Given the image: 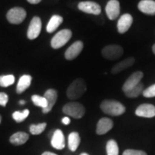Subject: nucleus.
I'll list each match as a JSON object with an SVG mask.
<instances>
[{
    "label": "nucleus",
    "instance_id": "f257e3e1",
    "mask_svg": "<svg viewBox=\"0 0 155 155\" xmlns=\"http://www.w3.org/2000/svg\"><path fill=\"white\" fill-rule=\"evenodd\" d=\"M100 109L106 114L112 116H121L125 113L126 108L120 102L115 100H104L101 103Z\"/></svg>",
    "mask_w": 155,
    "mask_h": 155
},
{
    "label": "nucleus",
    "instance_id": "f03ea898",
    "mask_svg": "<svg viewBox=\"0 0 155 155\" xmlns=\"http://www.w3.org/2000/svg\"><path fill=\"white\" fill-rule=\"evenodd\" d=\"M86 84L83 78H77L72 81L67 90V96L69 99L75 100L82 97L86 91Z\"/></svg>",
    "mask_w": 155,
    "mask_h": 155
},
{
    "label": "nucleus",
    "instance_id": "7ed1b4c3",
    "mask_svg": "<svg viewBox=\"0 0 155 155\" xmlns=\"http://www.w3.org/2000/svg\"><path fill=\"white\" fill-rule=\"evenodd\" d=\"M63 113L67 116H71L75 119L82 118L85 114L84 106L78 102H71L67 103L63 107Z\"/></svg>",
    "mask_w": 155,
    "mask_h": 155
},
{
    "label": "nucleus",
    "instance_id": "20e7f679",
    "mask_svg": "<svg viewBox=\"0 0 155 155\" xmlns=\"http://www.w3.org/2000/svg\"><path fill=\"white\" fill-rule=\"evenodd\" d=\"M72 31L70 29H62L56 34L51 40V47L54 49H58L66 45L72 37Z\"/></svg>",
    "mask_w": 155,
    "mask_h": 155
},
{
    "label": "nucleus",
    "instance_id": "39448f33",
    "mask_svg": "<svg viewBox=\"0 0 155 155\" xmlns=\"http://www.w3.org/2000/svg\"><path fill=\"white\" fill-rule=\"evenodd\" d=\"M26 15V11L23 8L14 7L7 12L6 18L11 24H20L24 21Z\"/></svg>",
    "mask_w": 155,
    "mask_h": 155
},
{
    "label": "nucleus",
    "instance_id": "423d86ee",
    "mask_svg": "<svg viewBox=\"0 0 155 155\" xmlns=\"http://www.w3.org/2000/svg\"><path fill=\"white\" fill-rule=\"evenodd\" d=\"M124 50L119 45H109L102 49V55L104 58L110 61L119 59L123 54Z\"/></svg>",
    "mask_w": 155,
    "mask_h": 155
},
{
    "label": "nucleus",
    "instance_id": "0eeeda50",
    "mask_svg": "<svg viewBox=\"0 0 155 155\" xmlns=\"http://www.w3.org/2000/svg\"><path fill=\"white\" fill-rule=\"evenodd\" d=\"M41 31V20L39 17H34L29 23L27 36L29 40L36 39Z\"/></svg>",
    "mask_w": 155,
    "mask_h": 155
},
{
    "label": "nucleus",
    "instance_id": "6e6552de",
    "mask_svg": "<svg viewBox=\"0 0 155 155\" xmlns=\"http://www.w3.org/2000/svg\"><path fill=\"white\" fill-rule=\"evenodd\" d=\"M78 10L87 14L99 15L101 13V7L98 4L92 1H83L78 5Z\"/></svg>",
    "mask_w": 155,
    "mask_h": 155
},
{
    "label": "nucleus",
    "instance_id": "1a4fd4ad",
    "mask_svg": "<svg viewBox=\"0 0 155 155\" xmlns=\"http://www.w3.org/2000/svg\"><path fill=\"white\" fill-rule=\"evenodd\" d=\"M143 78V72H134L132 75H130L125 83L122 85V91L124 92H127L129 90H131L134 87H135L137 84L140 83V80Z\"/></svg>",
    "mask_w": 155,
    "mask_h": 155
},
{
    "label": "nucleus",
    "instance_id": "9d476101",
    "mask_svg": "<svg viewBox=\"0 0 155 155\" xmlns=\"http://www.w3.org/2000/svg\"><path fill=\"white\" fill-rule=\"evenodd\" d=\"M106 15L110 20H115L120 15V3L118 0H110L105 7Z\"/></svg>",
    "mask_w": 155,
    "mask_h": 155
},
{
    "label": "nucleus",
    "instance_id": "9b49d317",
    "mask_svg": "<svg viewBox=\"0 0 155 155\" xmlns=\"http://www.w3.org/2000/svg\"><path fill=\"white\" fill-rule=\"evenodd\" d=\"M84 44L81 41H77L73 42L65 52V58L68 61L74 60L82 52Z\"/></svg>",
    "mask_w": 155,
    "mask_h": 155
},
{
    "label": "nucleus",
    "instance_id": "f8f14e48",
    "mask_svg": "<svg viewBox=\"0 0 155 155\" xmlns=\"http://www.w3.org/2000/svg\"><path fill=\"white\" fill-rule=\"evenodd\" d=\"M133 23V17L130 14H123L119 18L117 22V30L120 34L127 32Z\"/></svg>",
    "mask_w": 155,
    "mask_h": 155
},
{
    "label": "nucleus",
    "instance_id": "ddd939ff",
    "mask_svg": "<svg viewBox=\"0 0 155 155\" xmlns=\"http://www.w3.org/2000/svg\"><path fill=\"white\" fill-rule=\"evenodd\" d=\"M135 115L145 118H152L155 116V106L150 104H140L136 109Z\"/></svg>",
    "mask_w": 155,
    "mask_h": 155
},
{
    "label": "nucleus",
    "instance_id": "4468645a",
    "mask_svg": "<svg viewBox=\"0 0 155 155\" xmlns=\"http://www.w3.org/2000/svg\"><path fill=\"white\" fill-rule=\"evenodd\" d=\"M51 145L54 148L57 150L63 149L66 146L65 136L61 129H56L53 133V136L51 139Z\"/></svg>",
    "mask_w": 155,
    "mask_h": 155
},
{
    "label": "nucleus",
    "instance_id": "2eb2a0df",
    "mask_svg": "<svg viewBox=\"0 0 155 155\" xmlns=\"http://www.w3.org/2000/svg\"><path fill=\"white\" fill-rule=\"evenodd\" d=\"M45 98L48 101V107L42 110V112L44 114L47 113H49L50 111L52 110L53 107L55 104L56 101H57V97H58V93H57V91L54 89H49L44 94Z\"/></svg>",
    "mask_w": 155,
    "mask_h": 155
},
{
    "label": "nucleus",
    "instance_id": "dca6fc26",
    "mask_svg": "<svg viewBox=\"0 0 155 155\" xmlns=\"http://www.w3.org/2000/svg\"><path fill=\"white\" fill-rule=\"evenodd\" d=\"M113 125H114V123H113L111 119L107 118V117H103L97 122L96 132L99 135L105 134L110 130H111V128L113 127Z\"/></svg>",
    "mask_w": 155,
    "mask_h": 155
},
{
    "label": "nucleus",
    "instance_id": "f3484780",
    "mask_svg": "<svg viewBox=\"0 0 155 155\" xmlns=\"http://www.w3.org/2000/svg\"><path fill=\"white\" fill-rule=\"evenodd\" d=\"M138 9L144 14L154 16L155 1L154 0H141L138 4Z\"/></svg>",
    "mask_w": 155,
    "mask_h": 155
},
{
    "label": "nucleus",
    "instance_id": "a211bd4d",
    "mask_svg": "<svg viewBox=\"0 0 155 155\" xmlns=\"http://www.w3.org/2000/svg\"><path fill=\"white\" fill-rule=\"evenodd\" d=\"M134 58H133V57L127 58L126 60H124V61L117 63L116 65H115L114 67H112L111 72L113 74H117V73L122 72L123 70L127 69L128 67H132L134 65Z\"/></svg>",
    "mask_w": 155,
    "mask_h": 155
},
{
    "label": "nucleus",
    "instance_id": "6ab92c4d",
    "mask_svg": "<svg viewBox=\"0 0 155 155\" xmlns=\"http://www.w3.org/2000/svg\"><path fill=\"white\" fill-rule=\"evenodd\" d=\"M29 135L25 132H17L12 134L10 138V142L15 146H21L28 141Z\"/></svg>",
    "mask_w": 155,
    "mask_h": 155
},
{
    "label": "nucleus",
    "instance_id": "aec40b11",
    "mask_svg": "<svg viewBox=\"0 0 155 155\" xmlns=\"http://www.w3.org/2000/svg\"><path fill=\"white\" fill-rule=\"evenodd\" d=\"M32 82V77L30 75H22L20 78L18 83L17 85V92L18 94L22 93L24 91H26L27 89L30 86Z\"/></svg>",
    "mask_w": 155,
    "mask_h": 155
},
{
    "label": "nucleus",
    "instance_id": "412c9836",
    "mask_svg": "<svg viewBox=\"0 0 155 155\" xmlns=\"http://www.w3.org/2000/svg\"><path fill=\"white\" fill-rule=\"evenodd\" d=\"M63 22V17L59 15H54L53 17L50 18L49 22L47 25V31L48 33H53L54 32L59 26Z\"/></svg>",
    "mask_w": 155,
    "mask_h": 155
},
{
    "label": "nucleus",
    "instance_id": "4be33fe9",
    "mask_svg": "<svg viewBox=\"0 0 155 155\" xmlns=\"http://www.w3.org/2000/svg\"><path fill=\"white\" fill-rule=\"evenodd\" d=\"M80 144V136L78 132H72L68 136V147L72 152H75Z\"/></svg>",
    "mask_w": 155,
    "mask_h": 155
},
{
    "label": "nucleus",
    "instance_id": "5701e85b",
    "mask_svg": "<svg viewBox=\"0 0 155 155\" xmlns=\"http://www.w3.org/2000/svg\"><path fill=\"white\" fill-rule=\"evenodd\" d=\"M107 155H119V148L117 142L114 140H110L106 144Z\"/></svg>",
    "mask_w": 155,
    "mask_h": 155
},
{
    "label": "nucleus",
    "instance_id": "b1692460",
    "mask_svg": "<svg viewBox=\"0 0 155 155\" xmlns=\"http://www.w3.org/2000/svg\"><path fill=\"white\" fill-rule=\"evenodd\" d=\"M143 91H144V87H143V84L141 83H140L137 84L135 87H134L131 90H129L128 91L125 92V95L127 96V97H130V98H134V97H137L140 94L143 93Z\"/></svg>",
    "mask_w": 155,
    "mask_h": 155
},
{
    "label": "nucleus",
    "instance_id": "393cba45",
    "mask_svg": "<svg viewBox=\"0 0 155 155\" xmlns=\"http://www.w3.org/2000/svg\"><path fill=\"white\" fill-rule=\"evenodd\" d=\"M31 100H32V102H33L35 105L42 108V110H44L48 107V101L45 98L44 96L41 97V96H39V95H33L31 97Z\"/></svg>",
    "mask_w": 155,
    "mask_h": 155
},
{
    "label": "nucleus",
    "instance_id": "a878e982",
    "mask_svg": "<svg viewBox=\"0 0 155 155\" xmlns=\"http://www.w3.org/2000/svg\"><path fill=\"white\" fill-rule=\"evenodd\" d=\"M15 82V77L12 74L9 75H2L0 76V86L1 87H8Z\"/></svg>",
    "mask_w": 155,
    "mask_h": 155
},
{
    "label": "nucleus",
    "instance_id": "bb28decb",
    "mask_svg": "<svg viewBox=\"0 0 155 155\" xmlns=\"http://www.w3.org/2000/svg\"><path fill=\"white\" fill-rule=\"evenodd\" d=\"M46 127H47L46 122L39 123V124H32L29 127V132L34 135H38V134H41L44 131Z\"/></svg>",
    "mask_w": 155,
    "mask_h": 155
},
{
    "label": "nucleus",
    "instance_id": "cd10ccee",
    "mask_svg": "<svg viewBox=\"0 0 155 155\" xmlns=\"http://www.w3.org/2000/svg\"><path fill=\"white\" fill-rule=\"evenodd\" d=\"M29 115V110H24L22 111H15L12 114L13 119L17 122H22Z\"/></svg>",
    "mask_w": 155,
    "mask_h": 155
},
{
    "label": "nucleus",
    "instance_id": "c85d7f7f",
    "mask_svg": "<svg viewBox=\"0 0 155 155\" xmlns=\"http://www.w3.org/2000/svg\"><path fill=\"white\" fill-rule=\"evenodd\" d=\"M143 96L145 97H155V84L149 86L143 91Z\"/></svg>",
    "mask_w": 155,
    "mask_h": 155
},
{
    "label": "nucleus",
    "instance_id": "c756f323",
    "mask_svg": "<svg viewBox=\"0 0 155 155\" xmlns=\"http://www.w3.org/2000/svg\"><path fill=\"white\" fill-rule=\"evenodd\" d=\"M122 155H147V153L141 150H134V149H127L123 152Z\"/></svg>",
    "mask_w": 155,
    "mask_h": 155
},
{
    "label": "nucleus",
    "instance_id": "7c9ffc66",
    "mask_svg": "<svg viewBox=\"0 0 155 155\" xmlns=\"http://www.w3.org/2000/svg\"><path fill=\"white\" fill-rule=\"evenodd\" d=\"M8 100H9L8 95L5 92H0V105L5 107L8 103Z\"/></svg>",
    "mask_w": 155,
    "mask_h": 155
},
{
    "label": "nucleus",
    "instance_id": "2f4dec72",
    "mask_svg": "<svg viewBox=\"0 0 155 155\" xmlns=\"http://www.w3.org/2000/svg\"><path fill=\"white\" fill-rule=\"evenodd\" d=\"M70 122H71V120H70L69 116H65V117H63V118H62V123H63V124H65V125H68Z\"/></svg>",
    "mask_w": 155,
    "mask_h": 155
},
{
    "label": "nucleus",
    "instance_id": "473e14b6",
    "mask_svg": "<svg viewBox=\"0 0 155 155\" xmlns=\"http://www.w3.org/2000/svg\"><path fill=\"white\" fill-rule=\"evenodd\" d=\"M29 4H32V5H37L39 3H41V0H27Z\"/></svg>",
    "mask_w": 155,
    "mask_h": 155
},
{
    "label": "nucleus",
    "instance_id": "72a5a7b5",
    "mask_svg": "<svg viewBox=\"0 0 155 155\" xmlns=\"http://www.w3.org/2000/svg\"><path fill=\"white\" fill-rule=\"evenodd\" d=\"M41 155H57L56 153H51V152H44Z\"/></svg>",
    "mask_w": 155,
    "mask_h": 155
},
{
    "label": "nucleus",
    "instance_id": "f704fd0d",
    "mask_svg": "<svg viewBox=\"0 0 155 155\" xmlns=\"http://www.w3.org/2000/svg\"><path fill=\"white\" fill-rule=\"evenodd\" d=\"M19 104L22 105V104H25V101H24V100H21V101L19 102Z\"/></svg>",
    "mask_w": 155,
    "mask_h": 155
},
{
    "label": "nucleus",
    "instance_id": "c9c22d12",
    "mask_svg": "<svg viewBox=\"0 0 155 155\" xmlns=\"http://www.w3.org/2000/svg\"><path fill=\"white\" fill-rule=\"evenodd\" d=\"M153 54H155V44L153 46Z\"/></svg>",
    "mask_w": 155,
    "mask_h": 155
},
{
    "label": "nucleus",
    "instance_id": "e433bc0d",
    "mask_svg": "<svg viewBox=\"0 0 155 155\" xmlns=\"http://www.w3.org/2000/svg\"><path fill=\"white\" fill-rule=\"evenodd\" d=\"M80 155H89V154L88 153H82Z\"/></svg>",
    "mask_w": 155,
    "mask_h": 155
},
{
    "label": "nucleus",
    "instance_id": "4c0bfd02",
    "mask_svg": "<svg viewBox=\"0 0 155 155\" xmlns=\"http://www.w3.org/2000/svg\"><path fill=\"white\" fill-rule=\"evenodd\" d=\"M1 120H2V117H1V116H0V123H1Z\"/></svg>",
    "mask_w": 155,
    "mask_h": 155
}]
</instances>
